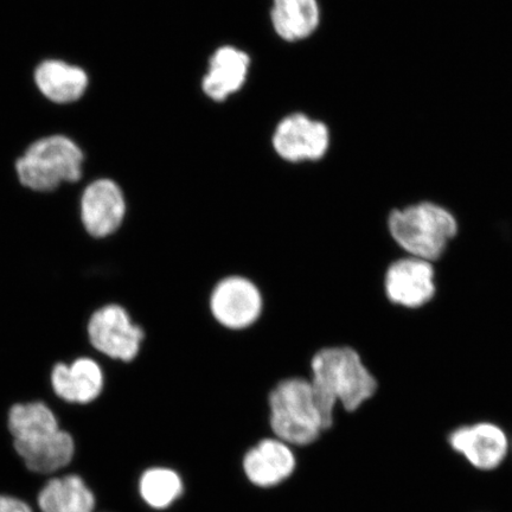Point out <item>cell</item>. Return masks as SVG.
Returning <instances> with one entry per match:
<instances>
[{
    "mask_svg": "<svg viewBox=\"0 0 512 512\" xmlns=\"http://www.w3.org/2000/svg\"><path fill=\"white\" fill-rule=\"evenodd\" d=\"M139 491L150 507L165 509L181 496L183 484L176 472L156 467L143 473L139 482Z\"/></svg>",
    "mask_w": 512,
    "mask_h": 512,
    "instance_id": "cell-19",
    "label": "cell"
},
{
    "mask_svg": "<svg viewBox=\"0 0 512 512\" xmlns=\"http://www.w3.org/2000/svg\"><path fill=\"white\" fill-rule=\"evenodd\" d=\"M243 467L253 484L268 488L292 475L296 458L284 441L278 438L264 439L248 451Z\"/></svg>",
    "mask_w": 512,
    "mask_h": 512,
    "instance_id": "cell-13",
    "label": "cell"
},
{
    "mask_svg": "<svg viewBox=\"0 0 512 512\" xmlns=\"http://www.w3.org/2000/svg\"><path fill=\"white\" fill-rule=\"evenodd\" d=\"M89 342L101 354L131 363L142 351L146 332L124 306L110 304L95 311L87 326Z\"/></svg>",
    "mask_w": 512,
    "mask_h": 512,
    "instance_id": "cell-6",
    "label": "cell"
},
{
    "mask_svg": "<svg viewBox=\"0 0 512 512\" xmlns=\"http://www.w3.org/2000/svg\"><path fill=\"white\" fill-rule=\"evenodd\" d=\"M123 190L111 179H99L88 185L81 197V221L93 238L117 233L126 216Z\"/></svg>",
    "mask_w": 512,
    "mask_h": 512,
    "instance_id": "cell-9",
    "label": "cell"
},
{
    "mask_svg": "<svg viewBox=\"0 0 512 512\" xmlns=\"http://www.w3.org/2000/svg\"><path fill=\"white\" fill-rule=\"evenodd\" d=\"M95 504L92 490L76 475L49 480L38 495L42 512H94Z\"/></svg>",
    "mask_w": 512,
    "mask_h": 512,
    "instance_id": "cell-16",
    "label": "cell"
},
{
    "mask_svg": "<svg viewBox=\"0 0 512 512\" xmlns=\"http://www.w3.org/2000/svg\"><path fill=\"white\" fill-rule=\"evenodd\" d=\"M34 78L40 92L55 104L78 101L88 87L85 70L59 60L42 62L36 68Z\"/></svg>",
    "mask_w": 512,
    "mask_h": 512,
    "instance_id": "cell-15",
    "label": "cell"
},
{
    "mask_svg": "<svg viewBox=\"0 0 512 512\" xmlns=\"http://www.w3.org/2000/svg\"><path fill=\"white\" fill-rule=\"evenodd\" d=\"M511 451H512V441H511Z\"/></svg>",
    "mask_w": 512,
    "mask_h": 512,
    "instance_id": "cell-21",
    "label": "cell"
},
{
    "mask_svg": "<svg viewBox=\"0 0 512 512\" xmlns=\"http://www.w3.org/2000/svg\"><path fill=\"white\" fill-rule=\"evenodd\" d=\"M207 311L217 328L229 334H245L264 318V290L246 274L224 275L210 288Z\"/></svg>",
    "mask_w": 512,
    "mask_h": 512,
    "instance_id": "cell-5",
    "label": "cell"
},
{
    "mask_svg": "<svg viewBox=\"0 0 512 512\" xmlns=\"http://www.w3.org/2000/svg\"><path fill=\"white\" fill-rule=\"evenodd\" d=\"M266 400L271 430L287 445L313 444L334 426L320 409L307 376L284 377L270 389Z\"/></svg>",
    "mask_w": 512,
    "mask_h": 512,
    "instance_id": "cell-2",
    "label": "cell"
},
{
    "mask_svg": "<svg viewBox=\"0 0 512 512\" xmlns=\"http://www.w3.org/2000/svg\"><path fill=\"white\" fill-rule=\"evenodd\" d=\"M0 512H32V509L21 499L0 495Z\"/></svg>",
    "mask_w": 512,
    "mask_h": 512,
    "instance_id": "cell-20",
    "label": "cell"
},
{
    "mask_svg": "<svg viewBox=\"0 0 512 512\" xmlns=\"http://www.w3.org/2000/svg\"><path fill=\"white\" fill-rule=\"evenodd\" d=\"M329 145L328 127L299 113L281 121L273 136L275 152L291 163L323 158Z\"/></svg>",
    "mask_w": 512,
    "mask_h": 512,
    "instance_id": "cell-10",
    "label": "cell"
},
{
    "mask_svg": "<svg viewBox=\"0 0 512 512\" xmlns=\"http://www.w3.org/2000/svg\"><path fill=\"white\" fill-rule=\"evenodd\" d=\"M383 293L390 304L418 310L430 304L437 294V273L431 261L406 255L387 266Z\"/></svg>",
    "mask_w": 512,
    "mask_h": 512,
    "instance_id": "cell-7",
    "label": "cell"
},
{
    "mask_svg": "<svg viewBox=\"0 0 512 512\" xmlns=\"http://www.w3.org/2000/svg\"><path fill=\"white\" fill-rule=\"evenodd\" d=\"M83 160L82 150L72 139L50 136L29 146L17 160L16 172L25 188L48 192L64 182L80 181Z\"/></svg>",
    "mask_w": 512,
    "mask_h": 512,
    "instance_id": "cell-4",
    "label": "cell"
},
{
    "mask_svg": "<svg viewBox=\"0 0 512 512\" xmlns=\"http://www.w3.org/2000/svg\"><path fill=\"white\" fill-rule=\"evenodd\" d=\"M387 228L390 238L403 252L433 264L443 258L459 232L456 216L434 202L390 211Z\"/></svg>",
    "mask_w": 512,
    "mask_h": 512,
    "instance_id": "cell-3",
    "label": "cell"
},
{
    "mask_svg": "<svg viewBox=\"0 0 512 512\" xmlns=\"http://www.w3.org/2000/svg\"><path fill=\"white\" fill-rule=\"evenodd\" d=\"M249 63L245 51L234 47L217 49L202 82L203 92L217 102L228 99L245 85Z\"/></svg>",
    "mask_w": 512,
    "mask_h": 512,
    "instance_id": "cell-14",
    "label": "cell"
},
{
    "mask_svg": "<svg viewBox=\"0 0 512 512\" xmlns=\"http://www.w3.org/2000/svg\"><path fill=\"white\" fill-rule=\"evenodd\" d=\"M447 443L473 469L495 471L511 451V441L501 426L490 421L473 422L454 428Z\"/></svg>",
    "mask_w": 512,
    "mask_h": 512,
    "instance_id": "cell-8",
    "label": "cell"
},
{
    "mask_svg": "<svg viewBox=\"0 0 512 512\" xmlns=\"http://www.w3.org/2000/svg\"><path fill=\"white\" fill-rule=\"evenodd\" d=\"M51 386L63 401L87 405L98 399L104 390V371L87 357L72 364L57 363L51 371Z\"/></svg>",
    "mask_w": 512,
    "mask_h": 512,
    "instance_id": "cell-11",
    "label": "cell"
},
{
    "mask_svg": "<svg viewBox=\"0 0 512 512\" xmlns=\"http://www.w3.org/2000/svg\"><path fill=\"white\" fill-rule=\"evenodd\" d=\"M18 456L31 472L49 475L72 462L75 441L68 432L56 431L27 440L14 441Z\"/></svg>",
    "mask_w": 512,
    "mask_h": 512,
    "instance_id": "cell-12",
    "label": "cell"
},
{
    "mask_svg": "<svg viewBox=\"0 0 512 512\" xmlns=\"http://www.w3.org/2000/svg\"><path fill=\"white\" fill-rule=\"evenodd\" d=\"M8 424L14 441L61 430L54 412L40 401L17 403L12 406Z\"/></svg>",
    "mask_w": 512,
    "mask_h": 512,
    "instance_id": "cell-18",
    "label": "cell"
},
{
    "mask_svg": "<svg viewBox=\"0 0 512 512\" xmlns=\"http://www.w3.org/2000/svg\"><path fill=\"white\" fill-rule=\"evenodd\" d=\"M271 19L275 32L283 40H304L319 24L317 0H273Z\"/></svg>",
    "mask_w": 512,
    "mask_h": 512,
    "instance_id": "cell-17",
    "label": "cell"
},
{
    "mask_svg": "<svg viewBox=\"0 0 512 512\" xmlns=\"http://www.w3.org/2000/svg\"><path fill=\"white\" fill-rule=\"evenodd\" d=\"M309 377L320 409L331 422L341 405L355 413L379 392L380 383L361 351L351 344H334L318 349L309 362Z\"/></svg>",
    "mask_w": 512,
    "mask_h": 512,
    "instance_id": "cell-1",
    "label": "cell"
}]
</instances>
